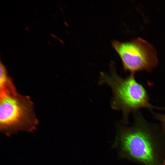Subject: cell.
Returning <instances> with one entry per match:
<instances>
[{
    "label": "cell",
    "mask_w": 165,
    "mask_h": 165,
    "mask_svg": "<svg viewBox=\"0 0 165 165\" xmlns=\"http://www.w3.org/2000/svg\"><path fill=\"white\" fill-rule=\"evenodd\" d=\"M142 116L133 124L119 126L115 145L120 156L144 165H165V144L162 136Z\"/></svg>",
    "instance_id": "6da1fadb"
},
{
    "label": "cell",
    "mask_w": 165,
    "mask_h": 165,
    "mask_svg": "<svg viewBox=\"0 0 165 165\" xmlns=\"http://www.w3.org/2000/svg\"><path fill=\"white\" fill-rule=\"evenodd\" d=\"M111 66L110 73H101L99 83H105L112 89V107L122 111L123 122L128 123L129 114L140 109L160 108L150 103L146 90L136 80L134 74L130 73L127 77L122 78L117 74L112 64Z\"/></svg>",
    "instance_id": "7a4b0ae2"
},
{
    "label": "cell",
    "mask_w": 165,
    "mask_h": 165,
    "mask_svg": "<svg viewBox=\"0 0 165 165\" xmlns=\"http://www.w3.org/2000/svg\"><path fill=\"white\" fill-rule=\"evenodd\" d=\"M29 96L16 88L0 90V130L7 135L20 130L31 132L38 123Z\"/></svg>",
    "instance_id": "3957f363"
},
{
    "label": "cell",
    "mask_w": 165,
    "mask_h": 165,
    "mask_svg": "<svg viewBox=\"0 0 165 165\" xmlns=\"http://www.w3.org/2000/svg\"><path fill=\"white\" fill-rule=\"evenodd\" d=\"M119 55L125 72L134 74L138 71H152L158 64L156 51L149 42L140 38L130 41L112 42Z\"/></svg>",
    "instance_id": "277c9868"
},
{
    "label": "cell",
    "mask_w": 165,
    "mask_h": 165,
    "mask_svg": "<svg viewBox=\"0 0 165 165\" xmlns=\"http://www.w3.org/2000/svg\"><path fill=\"white\" fill-rule=\"evenodd\" d=\"M155 118L161 123L163 133L165 134V113L154 114Z\"/></svg>",
    "instance_id": "5b68a950"
}]
</instances>
